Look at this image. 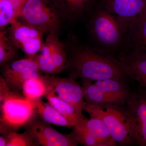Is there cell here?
<instances>
[{
	"label": "cell",
	"instance_id": "25",
	"mask_svg": "<svg viewBox=\"0 0 146 146\" xmlns=\"http://www.w3.org/2000/svg\"><path fill=\"white\" fill-rule=\"evenodd\" d=\"M7 141L6 146H36V142L32 138L28 131L23 133H19L13 131H9L2 133Z\"/></svg>",
	"mask_w": 146,
	"mask_h": 146
},
{
	"label": "cell",
	"instance_id": "24",
	"mask_svg": "<svg viewBox=\"0 0 146 146\" xmlns=\"http://www.w3.org/2000/svg\"><path fill=\"white\" fill-rule=\"evenodd\" d=\"M52 59L56 74H59L67 68L68 54L66 46L60 42L58 36L56 38L53 48Z\"/></svg>",
	"mask_w": 146,
	"mask_h": 146
},
{
	"label": "cell",
	"instance_id": "4",
	"mask_svg": "<svg viewBox=\"0 0 146 146\" xmlns=\"http://www.w3.org/2000/svg\"><path fill=\"white\" fill-rule=\"evenodd\" d=\"M0 131H16L27 126L36 118L35 101L28 99L16 91H11L0 77Z\"/></svg>",
	"mask_w": 146,
	"mask_h": 146
},
{
	"label": "cell",
	"instance_id": "10",
	"mask_svg": "<svg viewBox=\"0 0 146 146\" xmlns=\"http://www.w3.org/2000/svg\"><path fill=\"white\" fill-rule=\"evenodd\" d=\"M120 52L146 53V10L130 22Z\"/></svg>",
	"mask_w": 146,
	"mask_h": 146
},
{
	"label": "cell",
	"instance_id": "2",
	"mask_svg": "<svg viewBox=\"0 0 146 146\" xmlns=\"http://www.w3.org/2000/svg\"><path fill=\"white\" fill-rule=\"evenodd\" d=\"M84 110L90 118H98L104 123L111 138L118 145L138 146L136 122L125 105L86 104Z\"/></svg>",
	"mask_w": 146,
	"mask_h": 146
},
{
	"label": "cell",
	"instance_id": "27",
	"mask_svg": "<svg viewBox=\"0 0 146 146\" xmlns=\"http://www.w3.org/2000/svg\"><path fill=\"white\" fill-rule=\"evenodd\" d=\"M7 141L5 136L2 135L0 136V146H6Z\"/></svg>",
	"mask_w": 146,
	"mask_h": 146
},
{
	"label": "cell",
	"instance_id": "5",
	"mask_svg": "<svg viewBox=\"0 0 146 146\" xmlns=\"http://www.w3.org/2000/svg\"><path fill=\"white\" fill-rule=\"evenodd\" d=\"M59 14L50 0H27L18 19L44 34H57L60 25Z\"/></svg>",
	"mask_w": 146,
	"mask_h": 146
},
{
	"label": "cell",
	"instance_id": "7",
	"mask_svg": "<svg viewBox=\"0 0 146 146\" xmlns=\"http://www.w3.org/2000/svg\"><path fill=\"white\" fill-rule=\"evenodd\" d=\"M114 18L126 33L133 19L146 10V0H98Z\"/></svg>",
	"mask_w": 146,
	"mask_h": 146
},
{
	"label": "cell",
	"instance_id": "22",
	"mask_svg": "<svg viewBox=\"0 0 146 146\" xmlns=\"http://www.w3.org/2000/svg\"><path fill=\"white\" fill-rule=\"evenodd\" d=\"M21 9L19 0H0V29L18 20Z\"/></svg>",
	"mask_w": 146,
	"mask_h": 146
},
{
	"label": "cell",
	"instance_id": "21",
	"mask_svg": "<svg viewBox=\"0 0 146 146\" xmlns=\"http://www.w3.org/2000/svg\"><path fill=\"white\" fill-rule=\"evenodd\" d=\"M54 90L50 91L45 97L49 103L63 115L74 127L82 118L85 117L77 111L72 105L55 95Z\"/></svg>",
	"mask_w": 146,
	"mask_h": 146
},
{
	"label": "cell",
	"instance_id": "1",
	"mask_svg": "<svg viewBox=\"0 0 146 146\" xmlns=\"http://www.w3.org/2000/svg\"><path fill=\"white\" fill-rule=\"evenodd\" d=\"M66 48L67 68L70 70L71 78L74 79L79 78L92 81L111 78L130 79L115 57L101 52L93 46L80 44L72 40Z\"/></svg>",
	"mask_w": 146,
	"mask_h": 146
},
{
	"label": "cell",
	"instance_id": "12",
	"mask_svg": "<svg viewBox=\"0 0 146 146\" xmlns=\"http://www.w3.org/2000/svg\"><path fill=\"white\" fill-rule=\"evenodd\" d=\"M114 57L130 80L146 89V53L120 52Z\"/></svg>",
	"mask_w": 146,
	"mask_h": 146
},
{
	"label": "cell",
	"instance_id": "17",
	"mask_svg": "<svg viewBox=\"0 0 146 146\" xmlns=\"http://www.w3.org/2000/svg\"><path fill=\"white\" fill-rule=\"evenodd\" d=\"M3 67L2 77L5 81L29 71H40L36 63V56L14 60Z\"/></svg>",
	"mask_w": 146,
	"mask_h": 146
},
{
	"label": "cell",
	"instance_id": "26",
	"mask_svg": "<svg viewBox=\"0 0 146 146\" xmlns=\"http://www.w3.org/2000/svg\"><path fill=\"white\" fill-rule=\"evenodd\" d=\"M44 42L43 36L34 37L24 43L20 49L22 50L29 57H33L36 56L37 53L40 52Z\"/></svg>",
	"mask_w": 146,
	"mask_h": 146
},
{
	"label": "cell",
	"instance_id": "18",
	"mask_svg": "<svg viewBox=\"0 0 146 146\" xmlns=\"http://www.w3.org/2000/svg\"><path fill=\"white\" fill-rule=\"evenodd\" d=\"M57 34L47 35L39 54L36 56V63L39 70L46 74H56L52 59L53 48Z\"/></svg>",
	"mask_w": 146,
	"mask_h": 146
},
{
	"label": "cell",
	"instance_id": "14",
	"mask_svg": "<svg viewBox=\"0 0 146 146\" xmlns=\"http://www.w3.org/2000/svg\"><path fill=\"white\" fill-rule=\"evenodd\" d=\"M129 80L111 78L95 81L94 83L112 96L120 104L125 105L133 91L129 84Z\"/></svg>",
	"mask_w": 146,
	"mask_h": 146
},
{
	"label": "cell",
	"instance_id": "8",
	"mask_svg": "<svg viewBox=\"0 0 146 146\" xmlns=\"http://www.w3.org/2000/svg\"><path fill=\"white\" fill-rule=\"evenodd\" d=\"M28 131L37 144L43 146H76L79 143L72 133H60L44 121L35 119L27 126Z\"/></svg>",
	"mask_w": 146,
	"mask_h": 146
},
{
	"label": "cell",
	"instance_id": "23",
	"mask_svg": "<svg viewBox=\"0 0 146 146\" xmlns=\"http://www.w3.org/2000/svg\"><path fill=\"white\" fill-rule=\"evenodd\" d=\"M18 48L9 38L4 30L0 31V65L3 66L13 61L18 55Z\"/></svg>",
	"mask_w": 146,
	"mask_h": 146
},
{
	"label": "cell",
	"instance_id": "20",
	"mask_svg": "<svg viewBox=\"0 0 146 146\" xmlns=\"http://www.w3.org/2000/svg\"><path fill=\"white\" fill-rule=\"evenodd\" d=\"M35 102L36 114L39 115L42 121L55 125L68 128L74 127L71 123L49 103H46L41 99L35 100Z\"/></svg>",
	"mask_w": 146,
	"mask_h": 146
},
{
	"label": "cell",
	"instance_id": "13",
	"mask_svg": "<svg viewBox=\"0 0 146 146\" xmlns=\"http://www.w3.org/2000/svg\"><path fill=\"white\" fill-rule=\"evenodd\" d=\"M59 13L71 22L86 17L98 0H50Z\"/></svg>",
	"mask_w": 146,
	"mask_h": 146
},
{
	"label": "cell",
	"instance_id": "6",
	"mask_svg": "<svg viewBox=\"0 0 146 146\" xmlns=\"http://www.w3.org/2000/svg\"><path fill=\"white\" fill-rule=\"evenodd\" d=\"M72 133L79 144L85 146H115L104 123L98 118L82 119L74 127Z\"/></svg>",
	"mask_w": 146,
	"mask_h": 146
},
{
	"label": "cell",
	"instance_id": "11",
	"mask_svg": "<svg viewBox=\"0 0 146 146\" xmlns=\"http://www.w3.org/2000/svg\"><path fill=\"white\" fill-rule=\"evenodd\" d=\"M136 121L138 146H146V89H133L125 105Z\"/></svg>",
	"mask_w": 146,
	"mask_h": 146
},
{
	"label": "cell",
	"instance_id": "15",
	"mask_svg": "<svg viewBox=\"0 0 146 146\" xmlns=\"http://www.w3.org/2000/svg\"><path fill=\"white\" fill-rule=\"evenodd\" d=\"M8 33L7 35L11 42L19 49L29 39L43 36L44 35L42 32L19 19L10 24Z\"/></svg>",
	"mask_w": 146,
	"mask_h": 146
},
{
	"label": "cell",
	"instance_id": "28",
	"mask_svg": "<svg viewBox=\"0 0 146 146\" xmlns=\"http://www.w3.org/2000/svg\"><path fill=\"white\" fill-rule=\"evenodd\" d=\"M27 1V0H19L20 3V5H21V9L22 8L23 5L25 3V2Z\"/></svg>",
	"mask_w": 146,
	"mask_h": 146
},
{
	"label": "cell",
	"instance_id": "3",
	"mask_svg": "<svg viewBox=\"0 0 146 146\" xmlns=\"http://www.w3.org/2000/svg\"><path fill=\"white\" fill-rule=\"evenodd\" d=\"M86 17L93 46L115 57L122 48L125 35L116 19L98 2Z\"/></svg>",
	"mask_w": 146,
	"mask_h": 146
},
{
	"label": "cell",
	"instance_id": "9",
	"mask_svg": "<svg viewBox=\"0 0 146 146\" xmlns=\"http://www.w3.org/2000/svg\"><path fill=\"white\" fill-rule=\"evenodd\" d=\"M44 76L58 96L72 105L80 115L84 116L82 112L86 103L84 98L82 86L72 78H63L50 74Z\"/></svg>",
	"mask_w": 146,
	"mask_h": 146
},
{
	"label": "cell",
	"instance_id": "16",
	"mask_svg": "<svg viewBox=\"0 0 146 146\" xmlns=\"http://www.w3.org/2000/svg\"><path fill=\"white\" fill-rule=\"evenodd\" d=\"M92 82L88 80L81 79L84 98L86 104L91 105L113 104H120L112 96L101 89L95 83H92Z\"/></svg>",
	"mask_w": 146,
	"mask_h": 146
},
{
	"label": "cell",
	"instance_id": "19",
	"mask_svg": "<svg viewBox=\"0 0 146 146\" xmlns=\"http://www.w3.org/2000/svg\"><path fill=\"white\" fill-rule=\"evenodd\" d=\"M53 90L44 76L41 75L27 80L24 83L22 89L24 96L32 101L41 99Z\"/></svg>",
	"mask_w": 146,
	"mask_h": 146
}]
</instances>
